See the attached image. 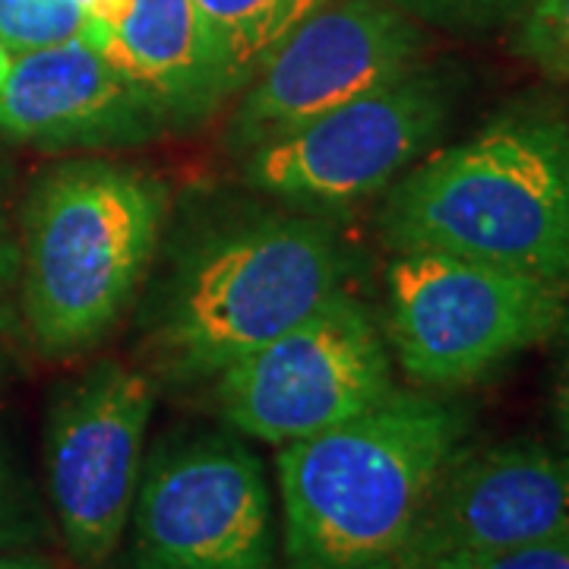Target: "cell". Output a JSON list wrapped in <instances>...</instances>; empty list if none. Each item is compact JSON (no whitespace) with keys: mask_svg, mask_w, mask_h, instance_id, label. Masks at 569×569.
Instances as JSON below:
<instances>
[{"mask_svg":"<svg viewBox=\"0 0 569 569\" xmlns=\"http://www.w3.org/2000/svg\"><path fill=\"white\" fill-rule=\"evenodd\" d=\"M387 332L355 295H336L216 377L224 425L288 447L380 406L392 392Z\"/></svg>","mask_w":569,"mask_h":569,"instance_id":"8992f818","label":"cell"},{"mask_svg":"<svg viewBox=\"0 0 569 569\" xmlns=\"http://www.w3.org/2000/svg\"><path fill=\"white\" fill-rule=\"evenodd\" d=\"M380 231L396 253L443 250L569 284V121L516 108L392 187Z\"/></svg>","mask_w":569,"mask_h":569,"instance_id":"7a4b0ae2","label":"cell"},{"mask_svg":"<svg viewBox=\"0 0 569 569\" xmlns=\"http://www.w3.org/2000/svg\"><path fill=\"white\" fill-rule=\"evenodd\" d=\"M346 257L313 216H253L183 250L149 307V351L174 383L216 380L346 291Z\"/></svg>","mask_w":569,"mask_h":569,"instance_id":"3957f363","label":"cell"},{"mask_svg":"<svg viewBox=\"0 0 569 569\" xmlns=\"http://www.w3.org/2000/svg\"><path fill=\"white\" fill-rule=\"evenodd\" d=\"M164 183L118 162H63L22 209V313L44 355L99 346L156 260Z\"/></svg>","mask_w":569,"mask_h":569,"instance_id":"277c9868","label":"cell"},{"mask_svg":"<svg viewBox=\"0 0 569 569\" xmlns=\"http://www.w3.org/2000/svg\"><path fill=\"white\" fill-rule=\"evenodd\" d=\"M159 104L168 130H190L241 89L197 0H130L99 48Z\"/></svg>","mask_w":569,"mask_h":569,"instance_id":"4fadbf2b","label":"cell"},{"mask_svg":"<svg viewBox=\"0 0 569 569\" xmlns=\"http://www.w3.org/2000/svg\"><path fill=\"white\" fill-rule=\"evenodd\" d=\"M553 538H569V449L545 443L459 449L392 569Z\"/></svg>","mask_w":569,"mask_h":569,"instance_id":"8fae6325","label":"cell"},{"mask_svg":"<svg viewBox=\"0 0 569 569\" xmlns=\"http://www.w3.org/2000/svg\"><path fill=\"white\" fill-rule=\"evenodd\" d=\"M418 22L389 0H329L284 36L247 82L228 123V146L282 140L351 99L421 63Z\"/></svg>","mask_w":569,"mask_h":569,"instance_id":"9c48e42d","label":"cell"},{"mask_svg":"<svg viewBox=\"0 0 569 569\" xmlns=\"http://www.w3.org/2000/svg\"><path fill=\"white\" fill-rule=\"evenodd\" d=\"M459 82L437 67L351 99L282 140L247 152L244 181L301 209L351 206L380 193L443 137Z\"/></svg>","mask_w":569,"mask_h":569,"instance_id":"ba28073f","label":"cell"},{"mask_svg":"<svg viewBox=\"0 0 569 569\" xmlns=\"http://www.w3.org/2000/svg\"><path fill=\"white\" fill-rule=\"evenodd\" d=\"M326 3L329 0H197L241 89L253 80L266 54Z\"/></svg>","mask_w":569,"mask_h":569,"instance_id":"5bb4252c","label":"cell"},{"mask_svg":"<svg viewBox=\"0 0 569 569\" xmlns=\"http://www.w3.org/2000/svg\"><path fill=\"white\" fill-rule=\"evenodd\" d=\"M20 276V247L10 238L3 212H0V339L7 329V310H10V288Z\"/></svg>","mask_w":569,"mask_h":569,"instance_id":"44dd1931","label":"cell"},{"mask_svg":"<svg viewBox=\"0 0 569 569\" xmlns=\"http://www.w3.org/2000/svg\"><path fill=\"white\" fill-rule=\"evenodd\" d=\"M512 51L550 80H569V0H538L516 22Z\"/></svg>","mask_w":569,"mask_h":569,"instance_id":"e0dca14e","label":"cell"},{"mask_svg":"<svg viewBox=\"0 0 569 569\" xmlns=\"http://www.w3.org/2000/svg\"><path fill=\"white\" fill-rule=\"evenodd\" d=\"M86 17V29L82 39L96 48H102V41L108 39L111 29H118V22L123 20V13L130 10V0H77Z\"/></svg>","mask_w":569,"mask_h":569,"instance_id":"ffe728a7","label":"cell"},{"mask_svg":"<svg viewBox=\"0 0 569 569\" xmlns=\"http://www.w3.org/2000/svg\"><path fill=\"white\" fill-rule=\"evenodd\" d=\"M0 569H44L39 560H32V557H3L0 553Z\"/></svg>","mask_w":569,"mask_h":569,"instance_id":"603a6c76","label":"cell"},{"mask_svg":"<svg viewBox=\"0 0 569 569\" xmlns=\"http://www.w3.org/2000/svg\"><path fill=\"white\" fill-rule=\"evenodd\" d=\"M26 535H29L26 497H22L20 481H17L13 468L0 449V550L20 545Z\"/></svg>","mask_w":569,"mask_h":569,"instance_id":"d6986e66","label":"cell"},{"mask_svg":"<svg viewBox=\"0 0 569 569\" xmlns=\"http://www.w3.org/2000/svg\"><path fill=\"white\" fill-rule=\"evenodd\" d=\"M387 288V342L421 387H468L569 317V284L443 250L396 253Z\"/></svg>","mask_w":569,"mask_h":569,"instance_id":"5b68a950","label":"cell"},{"mask_svg":"<svg viewBox=\"0 0 569 569\" xmlns=\"http://www.w3.org/2000/svg\"><path fill=\"white\" fill-rule=\"evenodd\" d=\"M13 61H17V58H13V54L7 51V44L0 41V86H3V82H7V77H10V70H13Z\"/></svg>","mask_w":569,"mask_h":569,"instance_id":"cb8c5ba5","label":"cell"},{"mask_svg":"<svg viewBox=\"0 0 569 569\" xmlns=\"http://www.w3.org/2000/svg\"><path fill=\"white\" fill-rule=\"evenodd\" d=\"M152 406V380L114 361L86 370L51 402L44 427L48 493L80 567L99 569L121 545Z\"/></svg>","mask_w":569,"mask_h":569,"instance_id":"30bf717a","label":"cell"},{"mask_svg":"<svg viewBox=\"0 0 569 569\" xmlns=\"http://www.w3.org/2000/svg\"><path fill=\"white\" fill-rule=\"evenodd\" d=\"M468 425L459 402L392 389L365 415L279 449L288 569H392Z\"/></svg>","mask_w":569,"mask_h":569,"instance_id":"6da1fadb","label":"cell"},{"mask_svg":"<svg viewBox=\"0 0 569 569\" xmlns=\"http://www.w3.org/2000/svg\"><path fill=\"white\" fill-rule=\"evenodd\" d=\"M415 22L452 36H488L516 26L538 0H389Z\"/></svg>","mask_w":569,"mask_h":569,"instance_id":"2e32d148","label":"cell"},{"mask_svg":"<svg viewBox=\"0 0 569 569\" xmlns=\"http://www.w3.org/2000/svg\"><path fill=\"white\" fill-rule=\"evenodd\" d=\"M553 427L560 433V447L569 449V355L553 383Z\"/></svg>","mask_w":569,"mask_h":569,"instance_id":"7402d4cb","label":"cell"},{"mask_svg":"<svg viewBox=\"0 0 569 569\" xmlns=\"http://www.w3.org/2000/svg\"><path fill=\"white\" fill-rule=\"evenodd\" d=\"M406 569H569V538L478 553H452Z\"/></svg>","mask_w":569,"mask_h":569,"instance_id":"ac0fdd59","label":"cell"},{"mask_svg":"<svg viewBox=\"0 0 569 569\" xmlns=\"http://www.w3.org/2000/svg\"><path fill=\"white\" fill-rule=\"evenodd\" d=\"M133 569H279L263 462L234 433H178L133 497Z\"/></svg>","mask_w":569,"mask_h":569,"instance_id":"52a82bcc","label":"cell"},{"mask_svg":"<svg viewBox=\"0 0 569 569\" xmlns=\"http://www.w3.org/2000/svg\"><path fill=\"white\" fill-rule=\"evenodd\" d=\"M164 130L152 96L82 36L20 54L0 86V133L39 149H127Z\"/></svg>","mask_w":569,"mask_h":569,"instance_id":"7c38bea8","label":"cell"},{"mask_svg":"<svg viewBox=\"0 0 569 569\" xmlns=\"http://www.w3.org/2000/svg\"><path fill=\"white\" fill-rule=\"evenodd\" d=\"M77 0H0V41L10 54H29L82 36Z\"/></svg>","mask_w":569,"mask_h":569,"instance_id":"9a60e30c","label":"cell"}]
</instances>
